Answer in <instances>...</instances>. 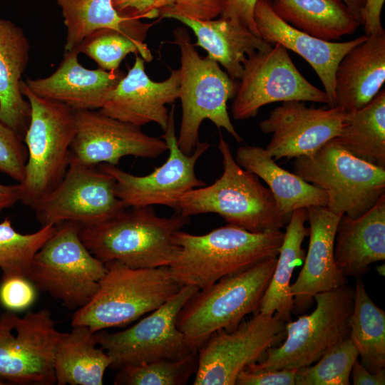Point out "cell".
<instances>
[{
    "label": "cell",
    "mask_w": 385,
    "mask_h": 385,
    "mask_svg": "<svg viewBox=\"0 0 385 385\" xmlns=\"http://www.w3.org/2000/svg\"><path fill=\"white\" fill-rule=\"evenodd\" d=\"M218 149L222 158L221 177L208 186L192 189L180 199L177 212L185 217L216 213L230 225L251 232L281 230L286 220L274 197L259 177L242 168L222 135Z\"/></svg>",
    "instance_id": "3"
},
{
    "label": "cell",
    "mask_w": 385,
    "mask_h": 385,
    "mask_svg": "<svg viewBox=\"0 0 385 385\" xmlns=\"http://www.w3.org/2000/svg\"><path fill=\"white\" fill-rule=\"evenodd\" d=\"M334 139L353 155L385 168L384 89L364 108L346 113Z\"/></svg>",
    "instance_id": "32"
},
{
    "label": "cell",
    "mask_w": 385,
    "mask_h": 385,
    "mask_svg": "<svg viewBox=\"0 0 385 385\" xmlns=\"http://www.w3.org/2000/svg\"><path fill=\"white\" fill-rule=\"evenodd\" d=\"M254 19L260 37L267 43H279L302 57L314 69L334 106V75L344 56L366 39L361 36L345 42L320 39L286 23L273 11L270 0H257Z\"/></svg>",
    "instance_id": "21"
},
{
    "label": "cell",
    "mask_w": 385,
    "mask_h": 385,
    "mask_svg": "<svg viewBox=\"0 0 385 385\" xmlns=\"http://www.w3.org/2000/svg\"><path fill=\"white\" fill-rule=\"evenodd\" d=\"M27 157L23 138L0 120V172L22 183Z\"/></svg>",
    "instance_id": "38"
},
{
    "label": "cell",
    "mask_w": 385,
    "mask_h": 385,
    "mask_svg": "<svg viewBox=\"0 0 385 385\" xmlns=\"http://www.w3.org/2000/svg\"><path fill=\"white\" fill-rule=\"evenodd\" d=\"M179 86V69L171 70L165 81H152L145 73L144 59L136 54L133 66L99 111L139 127L155 123L165 130L169 116L166 105L178 98Z\"/></svg>",
    "instance_id": "19"
},
{
    "label": "cell",
    "mask_w": 385,
    "mask_h": 385,
    "mask_svg": "<svg viewBox=\"0 0 385 385\" xmlns=\"http://www.w3.org/2000/svg\"><path fill=\"white\" fill-rule=\"evenodd\" d=\"M20 87L31 106V119L24 137L28 157L19 201L32 207L65 176L75 122L73 110L66 105L38 97L24 80Z\"/></svg>",
    "instance_id": "7"
},
{
    "label": "cell",
    "mask_w": 385,
    "mask_h": 385,
    "mask_svg": "<svg viewBox=\"0 0 385 385\" xmlns=\"http://www.w3.org/2000/svg\"><path fill=\"white\" fill-rule=\"evenodd\" d=\"M105 265L96 292L74 312L72 327L84 325L93 332L124 327L160 307L183 287L167 266L132 268L116 261Z\"/></svg>",
    "instance_id": "4"
},
{
    "label": "cell",
    "mask_w": 385,
    "mask_h": 385,
    "mask_svg": "<svg viewBox=\"0 0 385 385\" xmlns=\"http://www.w3.org/2000/svg\"><path fill=\"white\" fill-rule=\"evenodd\" d=\"M76 48L79 53H84L93 59L99 68L108 71L119 69L122 61L130 53H139L147 62L153 58L146 43L110 29L92 32Z\"/></svg>",
    "instance_id": "35"
},
{
    "label": "cell",
    "mask_w": 385,
    "mask_h": 385,
    "mask_svg": "<svg viewBox=\"0 0 385 385\" xmlns=\"http://www.w3.org/2000/svg\"><path fill=\"white\" fill-rule=\"evenodd\" d=\"M165 18L178 20L189 27L196 36L195 46L205 49L207 57L222 66L232 80L240 79L247 57L271 46L247 27L230 19L220 17L201 21L178 14Z\"/></svg>",
    "instance_id": "26"
},
{
    "label": "cell",
    "mask_w": 385,
    "mask_h": 385,
    "mask_svg": "<svg viewBox=\"0 0 385 385\" xmlns=\"http://www.w3.org/2000/svg\"><path fill=\"white\" fill-rule=\"evenodd\" d=\"M257 1L220 0L221 9L220 17L240 24L260 37L254 19V9Z\"/></svg>",
    "instance_id": "43"
},
{
    "label": "cell",
    "mask_w": 385,
    "mask_h": 385,
    "mask_svg": "<svg viewBox=\"0 0 385 385\" xmlns=\"http://www.w3.org/2000/svg\"><path fill=\"white\" fill-rule=\"evenodd\" d=\"M177 0H112L116 11L132 19H155L160 12L175 4Z\"/></svg>",
    "instance_id": "41"
},
{
    "label": "cell",
    "mask_w": 385,
    "mask_h": 385,
    "mask_svg": "<svg viewBox=\"0 0 385 385\" xmlns=\"http://www.w3.org/2000/svg\"><path fill=\"white\" fill-rule=\"evenodd\" d=\"M96 342L88 327H73L63 332L54 356L53 369L58 385H102L104 373L112 360Z\"/></svg>",
    "instance_id": "28"
},
{
    "label": "cell",
    "mask_w": 385,
    "mask_h": 385,
    "mask_svg": "<svg viewBox=\"0 0 385 385\" xmlns=\"http://www.w3.org/2000/svg\"><path fill=\"white\" fill-rule=\"evenodd\" d=\"M4 384H7V383L4 381V380H2L1 379H0V385H4Z\"/></svg>",
    "instance_id": "49"
},
{
    "label": "cell",
    "mask_w": 385,
    "mask_h": 385,
    "mask_svg": "<svg viewBox=\"0 0 385 385\" xmlns=\"http://www.w3.org/2000/svg\"><path fill=\"white\" fill-rule=\"evenodd\" d=\"M384 81L385 31L368 36L339 61L334 75V106L346 113L361 109L376 97Z\"/></svg>",
    "instance_id": "23"
},
{
    "label": "cell",
    "mask_w": 385,
    "mask_h": 385,
    "mask_svg": "<svg viewBox=\"0 0 385 385\" xmlns=\"http://www.w3.org/2000/svg\"><path fill=\"white\" fill-rule=\"evenodd\" d=\"M240 81L231 106L235 120L255 117L261 107L275 102L311 101L330 106L326 92L300 73L287 49L279 43L247 57Z\"/></svg>",
    "instance_id": "13"
},
{
    "label": "cell",
    "mask_w": 385,
    "mask_h": 385,
    "mask_svg": "<svg viewBox=\"0 0 385 385\" xmlns=\"http://www.w3.org/2000/svg\"><path fill=\"white\" fill-rule=\"evenodd\" d=\"M235 160L267 184L278 210L286 221L297 209L327 205V195L322 189L281 168L265 148L241 146L237 149Z\"/></svg>",
    "instance_id": "27"
},
{
    "label": "cell",
    "mask_w": 385,
    "mask_h": 385,
    "mask_svg": "<svg viewBox=\"0 0 385 385\" xmlns=\"http://www.w3.org/2000/svg\"><path fill=\"white\" fill-rule=\"evenodd\" d=\"M296 369H265L248 366L237 376V385H294Z\"/></svg>",
    "instance_id": "40"
},
{
    "label": "cell",
    "mask_w": 385,
    "mask_h": 385,
    "mask_svg": "<svg viewBox=\"0 0 385 385\" xmlns=\"http://www.w3.org/2000/svg\"><path fill=\"white\" fill-rule=\"evenodd\" d=\"M173 43L180 51L179 97L182 118L178 137L180 148L191 154L199 143V130L204 120L218 129L226 130L237 143L242 138L236 131L227 111V103L237 92L238 84L223 71L219 63L199 56L188 30L173 31Z\"/></svg>",
    "instance_id": "6"
},
{
    "label": "cell",
    "mask_w": 385,
    "mask_h": 385,
    "mask_svg": "<svg viewBox=\"0 0 385 385\" xmlns=\"http://www.w3.org/2000/svg\"><path fill=\"white\" fill-rule=\"evenodd\" d=\"M197 350L179 360H158L123 367L115 385H183L197 368Z\"/></svg>",
    "instance_id": "36"
},
{
    "label": "cell",
    "mask_w": 385,
    "mask_h": 385,
    "mask_svg": "<svg viewBox=\"0 0 385 385\" xmlns=\"http://www.w3.org/2000/svg\"><path fill=\"white\" fill-rule=\"evenodd\" d=\"M293 167L294 174L326 192L327 208L350 218L364 215L385 194V168L353 155L334 139L296 158Z\"/></svg>",
    "instance_id": "9"
},
{
    "label": "cell",
    "mask_w": 385,
    "mask_h": 385,
    "mask_svg": "<svg viewBox=\"0 0 385 385\" xmlns=\"http://www.w3.org/2000/svg\"><path fill=\"white\" fill-rule=\"evenodd\" d=\"M30 43L21 28L0 19V120L23 140L31 119V106L21 91L29 60Z\"/></svg>",
    "instance_id": "25"
},
{
    "label": "cell",
    "mask_w": 385,
    "mask_h": 385,
    "mask_svg": "<svg viewBox=\"0 0 385 385\" xmlns=\"http://www.w3.org/2000/svg\"><path fill=\"white\" fill-rule=\"evenodd\" d=\"M358 351L349 337L340 342L314 365L297 369V385H349Z\"/></svg>",
    "instance_id": "37"
},
{
    "label": "cell",
    "mask_w": 385,
    "mask_h": 385,
    "mask_svg": "<svg viewBox=\"0 0 385 385\" xmlns=\"http://www.w3.org/2000/svg\"><path fill=\"white\" fill-rule=\"evenodd\" d=\"M385 0H366L363 24L366 36L384 32L381 15Z\"/></svg>",
    "instance_id": "44"
},
{
    "label": "cell",
    "mask_w": 385,
    "mask_h": 385,
    "mask_svg": "<svg viewBox=\"0 0 385 385\" xmlns=\"http://www.w3.org/2000/svg\"><path fill=\"white\" fill-rule=\"evenodd\" d=\"M56 226L46 225L34 232L23 234L15 230L11 220L0 222V269L3 275L27 277L37 251L54 233Z\"/></svg>",
    "instance_id": "34"
},
{
    "label": "cell",
    "mask_w": 385,
    "mask_h": 385,
    "mask_svg": "<svg viewBox=\"0 0 385 385\" xmlns=\"http://www.w3.org/2000/svg\"><path fill=\"white\" fill-rule=\"evenodd\" d=\"M61 9L67 34L64 51L76 48L92 32L103 29L117 30L143 42L154 23L121 16L112 0H56Z\"/></svg>",
    "instance_id": "31"
},
{
    "label": "cell",
    "mask_w": 385,
    "mask_h": 385,
    "mask_svg": "<svg viewBox=\"0 0 385 385\" xmlns=\"http://www.w3.org/2000/svg\"><path fill=\"white\" fill-rule=\"evenodd\" d=\"M346 112L339 106L308 107L305 101H291L272 110L259 123L272 134L265 148L274 160L315 153L340 133Z\"/></svg>",
    "instance_id": "18"
},
{
    "label": "cell",
    "mask_w": 385,
    "mask_h": 385,
    "mask_svg": "<svg viewBox=\"0 0 385 385\" xmlns=\"http://www.w3.org/2000/svg\"><path fill=\"white\" fill-rule=\"evenodd\" d=\"M220 10V0H177L173 6L163 9L159 17L163 19L171 14H178L206 21L216 19Z\"/></svg>",
    "instance_id": "42"
},
{
    "label": "cell",
    "mask_w": 385,
    "mask_h": 385,
    "mask_svg": "<svg viewBox=\"0 0 385 385\" xmlns=\"http://www.w3.org/2000/svg\"><path fill=\"white\" fill-rule=\"evenodd\" d=\"M130 208L103 222L80 226L83 244L103 263L116 261L132 268L170 266L180 251L175 234L190 217L177 211L161 217L150 206Z\"/></svg>",
    "instance_id": "2"
},
{
    "label": "cell",
    "mask_w": 385,
    "mask_h": 385,
    "mask_svg": "<svg viewBox=\"0 0 385 385\" xmlns=\"http://www.w3.org/2000/svg\"><path fill=\"white\" fill-rule=\"evenodd\" d=\"M36 287L26 277L2 275L0 283V304L11 312L31 307L36 297Z\"/></svg>",
    "instance_id": "39"
},
{
    "label": "cell",
    "mask_w": 385,
    "mask_h": 385,
    "mask_svg": "<svg viewBox=\"0 0 385 385\" xmlns=\"http://www.w3.org/2000/svg\"><path fill=\"white\" fill-rule=\"evenodd\" d=\"M349 329V338L361 357V364L374 373L384 371L385 312L371 300L359 279L354 288Z\"/></svg>",
    "instance_id": "33"
},
{
    "label": "cell",
    "mask_w": 385,
    "mask_h": 385,
    "mask_svg": "<svg viewBox=\"0 0 385 385\" xmlns=\"http://www.w3.org/2000/svg\"><path fill=\"white\" fill-rule=\"evenodd\" d=\"M20 183L4 185L0 183V212L10 208L20 200Z\"/></svg>",
    "instance_id": "46"
},
{
    "label": "cell",
    "mask_w": 385,
    "mask_h": 385,
    "mask_svg": "<svg viewBox=\"0 0 385 385\" xmlns=\"http://www.w3.org/2000/svg\"><path fill=\"white\" fill-rule=\"evenodd\" d=\"M161 138L166 142L168 157L160 166L146 175H135L118 166H98L115 180V192L126 207H142L160 205L177 211L180 199L187 192L205 185L197 178V161L210 148L207 142H200L191 154L185 153L178 144L175 128V107L169 112L168 125Z\"/></svg>",
    "instance_id": "14"
},
{
    "label": "cell",
    "mask_w": 385,
    "mask_h": 385,
    "mask_svg": "<svg viewBox=\"0 0 385 385\" xmlns=\"http://www.w3.org/2000/svg\"><path fill=\"white\" fill-rule=\"evenodd\" d=\"M376 270L379 274L384 276V274H385L384 264L377 266L376 268Z\"/></svg>",
    "instance_id": "48"
},
{
    "label": "cell",
    "mask_w": 385,
    "mask_h": 385,
    "mask_svg": "<svg viewBox=\"0 0 385 385\" xmlns=\"http://www.w3.org/2000/svg\"><path fill=\"white\" fill-rule=\"evenodd\" d=\"M316 308L285 323L286 339L269 347L256 369H298L313 364L334 346L349 337L354 289L344 284L314 295Z\"/></svg>",
    "instance_id": "10"
},
{
    "label": "cell",
    "mask_w": 385,
    "mask_h": 385,
    "mask_svg": "<svg viewBox=\"0 0 385 385\" xmlns=\"http://www.w3.org/2000/svg\"><path fill=\"white\" fill-rule=\"evenodd\" d=\"M75 132L71 160L86 165L117 166L131 155L157 158L168 151L160 137L150 136L141 127L110 117L97 110H73Z\"/></svg>",
    "instance_id": "17"
},
{
    "label": "cell",
    "mask_w": 385,
    "mask_h": 385,
    "mask_svg": "<svg viewBox=\"0 0 385 385\" xmlns=\"http://www.w3.org/2000/svg\"><path fill=\"white\" fill-rule=\"evenodd\" d=\"M307 220L306 208L297 209L292 212L273 274L258 308V312L275 314L284 322L291 320L294 309L290 284L293 272L305 257L302 245L309 235V228L305 227Z\"/></svg>",
    "instance_id": "29"
},
{
    "label": "cell",
    "mask_w": 385,
    "mask_h": 385,
    "mask_svg": "<svg viewBox=\"0 0 385 385\" xmlns=\"http://www.w3.org/2000/svg\"><path fill=\"white\" fill-rule=\"evenodd\" d=\"M309 222V242L304 265L291 284L294 312L305 311L315 294L346 284V277L337 267L334 257V240L341 215L327 207L307 208Z\"/></svg>",
    "instance_id": "22"
},
{
    "label": "cell",
    "mask_w": 385,
    "mask_h": 385,
    "mask_svg": "<svg viewBox=\"0 0 385 385\" xmlns=\"http://www.w3.org/2000/svg\"><path fill=\"white\" fill-rule=\"evenodd\" d=\"M198 289L195 286H183L160 307L126 329L95 332L97 344L112 360L111 367L120 369L158 360H179L197 351L177 327L176 319L185 302Z\"/></svg>",
    "instance_id": "12"
},
{
    "label": "cell",
    "mask_w": 385,
    "mask_h": 385,
    "mask_svg": "<svg viewBox=\"0 0 385 385\" xmlns=\"http://www.w3.org/2000/svg\"><path fill=\"white\" fill-rule=\"evenodd\" d=\"M350 377L354 385H384L385 372H371L356 359L352 366Z\"/></svg>",
    "instance_id": "45"
},
{
    "label": "cell",
    "mask_w": 385,
    "mask_h": 385,
    "mask_svg": "<svg viewBox=\"0 0 385 385\" xmlns=\"http://www.w3.org/2000/svg\"><path fill=\"white\" fill-rule=\"evenodd\" d=\"M63 334L47 309L21 317L11 311L1 314L0 379L15 384H56L53 360Z\"/></svg>",
    "instance_id": "11"
},
{
    "label": "cell",
    "mask_w": 385,
    "mask_h": 385,
    "mask_svg": "<svg viewBox=\"0 0 385 385\" xmlns=\"http://www.w3.org/2000/svg\"><path fill=\"white\" fill-rule=\"evenodd\" d=\"M334 257L344 277L359 278L370 265L385 259V194L361 216L339 221Z\"/></svg>",
    "instance_id": "24"
},
{
    "label": "cell",
    "mask_w": 385,
    "mask_h": 385,
    "mask_svg": "<svg viewBox=\"0 0 385 385\" xmlns=\"http://www.w3.org/2000/svg\"><path fill=\"white\" fill-rule=\"evenodd\" d=\"M77 48L64 51L63 61L50 76L27 78L28 88L38 97L63 103L72 110H100L125 76L120 69H88L78 61Z\"/></svg>",
    "instance_id": "20"
},
{
    "label": "cell",
    "mask_w": 385,
    "mask_h": 385,
    "mask_svg": "<svg viewBox=\"0 0 385 385\" xmlns=\"http://www.w3.org/2000/svg\"><path fill=\"white\" fill-rule=\"evenodd\" d=\"M284 322L260 312L232 331L218 330L197 349L194 385H235L238 374L285 336Z\"/></svg>",
    "instance_id": "16"
},
{
    "label": "cell",
    "mask_w": 385,
    "mask_h": 385,
    "mask_svg": "<svg viewBox=\"0 0 385 385\" xmlns=\"http://www.w3.org/2000/svg\"><path fill=\"white\" fill-rule=\"evenodd\" d=\"M80 225L63 222L35 254L27 278L36 289L60 300L68 309L85 306L106 272L80 237Z\"/></svg>",
    "instance_id": "8"
},
{
    "label": "cell",
    "mask_w": 385,
    "mask_h": 385,
    "mask_svg": "<svg viewBox=\"0 0 385 385\" xmlns=\"http://www.w3.org/2000/svg\"><path fill=\"white\" fill-rule=\"evenodd\" d=\"M361 26L363 24L366 0H343Z\"/></svg>",
    "instance_id": "47"
},
{
    "label": "cell",
    "mask_w": 385,
    "mask_h": 385,
    "mask_svg": "<svg viewBox=\"0 0 385 385\" xmlns=\"http://www.w3.org/2000/svg\"><path fill=\"white\" fill-rule=\"evenodd\" d=\"M277 257L199 289L185 302L176 325L192 349L197 350L218 330L235 329L247 314L258 311Z\"/></svg>",
    "instance_id": "5"
},
{
    "label": "cell",
    "mask_w": 385,
    "mask_h": 385,
    "mask_svg": "<svg viewBox=\"0 0 385 385\" xmlns=\"http://www.w3.org/2000/svg\"><path fill=\"white\" fill-rule=\"evenodd\" d=\"M284 235L281 230L257 233L230 224L202 235L180 230L175 237L180 251L169 266L170 274L181 286L202 289L277 257Z\"/></svg>",
    "instance_id": "1"
},
{
    "label": "cell",
    "mask_w": 385,
    "mask_h": 385,
    "mask_svg": "<svg viewBox=\"0 0 385 385\" xmlns=\"http://www.w3.org/2000/svg\"><path fill=\"white\" fill-rule=\"evenodd\" d=\"M270 4L286 23L325 41L339 40L361 26L343 0H270Z\"/></svg>",
    "instance_id": "30"
},
{
    "label": "cell",
    "mask_w": 385,
    "mask_h": 385,
    "mask_svg": "<svg viewBox=\"0 0 385 385\" xmlns=\"http://www.w3.org/2000/svg\"><path fill=\"white\" fill-rule=\"evenodd\" d=\"M41 226L73 222L80 226L106 220L126 207L115 192V178L98 165L71 160L61 183L31 207Z\"/></svg>",
    "instance_id": "15"
}]
</instances>
